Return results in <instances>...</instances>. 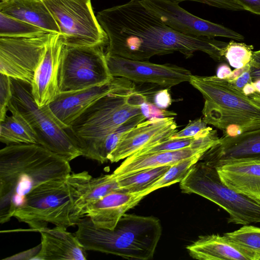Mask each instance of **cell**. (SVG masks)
I'll return each mask as SVG.
<instances>
[{"instance_id": "8d00e7d4", "label": "cell", "mask_w": 260, "mask_h": 260, "mask_svg": "<svg viewBox=\"0 0 260 260\" xmlns=\"http://www.w3.org/2000/svg\"><path fill=\"white\" fill-rule=\"evenodd\" d=\"M228 81L236 88L242 91L244 86L247 84L252 81L249 72V66L241 74L233 79Z\"/></svg>"}, {"instance_id": "f546056e", "label": "cell", "mask_w": 260, "mask_h": 260, "mask_svg": "<svg viewBox=\"0 0 260 260\" xmlns=\"http://www.w3.org/2000/svg\"><path fill=\"white\" fill-rule=\"evenodd\" d=\"M224 235L235 243L260 255V228L244 225L238 230Z\"/></svg>"}, {"instance_id": "836d02e7", "label": "cell", "mask_w": 260, "mask_h": 260, "mask_svg": "<svg viewBox=\"0 0 260 260\" xmlns=\"http://www.w3.org/2000/svg\"><path fill=\"white\" fill-rule=\"evenodd\" d=\"M168 88H161L154 92L147 101L157 108L166 110L172 104V100Z\"/></svg>"}, {"instance_id": "8992f818", "label": "cell", "mask_w": 260, "mask_h": 260, "mask_svg": "<svg viewBox=\"0 0 260 260\" xmlns=\"http://www.w3.org/2000/svg\"><path fill=\"white\" fill-rule=\"evenodd\" d=\"M185 193H195L226 211L229 223L247 225L260 222V203L224 185L216 168L199 160L179 182Z\"/></svg>"}, {"instance_id": "3957f363", "label": "cell", "mask_w": 260, "mask_h": 260, "mask_svg": "<svg viewBox=\"0 0 260 260\" xmlns=\"http://www.w3.org/2000/svg\"><path fill=\"white\" fill-rule=\"evenodd\" d=\"M76 225L74 234L86 251L137 260L153 258L162 233L158 218L126 213L113 230L95 227L88 217L80 219Z\"/></svg>"}, {"instance_id": "d4e9b609", "label": "cell", "mask_w": 260, "mask_h": 260, "mask_svg": "<svg viewBox=\"0 0 260 260\" xmlns=\"http://www.w3.org/2000/svg\"><path fill=\"white\" fill-rule=\"evenodd\" d=\"M8 110L11 115L6 116L0 122V141L6 145L38 144V138L25 118L10 103Z\"/></svg>"}, {"instance_id": "cb8c5ba5", "label": "cell", "mask_w": 260, "mask_h": 260, "mask_svg": "<svg viewBox=\"0 0 260 260\" xmlns=\"http://www.w3.org/2000/svg\"><path fill=\"white\" fill-rule=\"evenodd\" d=\"M210 148L188 147L175 151H161L142 155L136 157H128L114 171L115 176L165 166H171L193 156L203 155Z\"/></svg>"}, {"instance_id": "5bb4252c", "label": "cell", "mask_w": 260, "mask_h": 260, "mask_svg": "<svg viewBox=\"0 0 260 260\" xmlns=\"http://www.w3.org/2000/svg\"><path fill=\"white\" fill-rule=\"evenodd\" d=\"M132 82L123 77H113L112 80L106 84L79 90L60 92L49 107L59 121L68 128L99 99L124 88Z\"/></svg>"}, {"instance_id": "f35d334b", "label": "cell", "mask_w": 260, "mask_h": 260, "mask_svg": "<svg viewBox=\"0 0 260 260\" xmlns=\"http://www.w3.org/2000/svg\"><path fill=\"white\" fill-rule=\"evenodd\" d=\"M149 116L148 119L153 118H165L177 115V113L174 112L159 109L151 103H149Z\"/></svg>"}, {"instance_id": "52a82bcc", "label": "cell", "mask_w": 260, "mask_h": 260, "mask_svg": "<svg viewBox=\"0 0 260 260\" xmlns=\"http://www.w3.org/2000/svg\"><path fill=\"white\" fill-rule=\"evenodd\" d=\"M10 103L25 118L35 132L39 144L68 161L82 156L65 127L55 117L49 105L39 106L31 93V85L11 78Z\"/></svg>"}, {"instance_id": "ab89813d", "label": "cell", "mask_w": 260, "mask_h": 260, "mask_svg": "<svg viewBox=\"0 0 260 260\" xmlns=\"http://www.w3.org/2000/svg\"><path fill=\"white\" fill-rule=\"evenodd\" d=\"M232 71L226 64L220 65L217 70L216 76L221 79H226L231 75Z\"/></svg>"}, {"instance_id": "ba28073f", "label": "cell", "mask_w": 260, "mask_h": 260, "mask_svg": "<svg viewBox=\"0 0 260 260\" xmlns=\"http://www.w3.org/2000/svg\"><path fill=\"white\" fill-rule=\"evenodd\" d=\"M66 180L49 181L34 189L13 217L27 224L31 232L47 228L49 223L66 229L75 225L71 217L72 201Z\"/></svg>"}, {"instance_id": "d590c367", "label": "cell", "mask_w": 260, "mask_h": 260, "mask_svg": "<svg viewBox=\"0 0 260 260\" xmlns=\"http://www.w3.org/2000/svg\"><path fill=\"white\" fill-rule=\"evenodd\" d=\"M249 67L252 82L260 80V49L253 52Z\"/></svg>"}, {"instance_id": "1f68e13d", "label": "cell", "mask_w": 260, "mask_h": 260, "mask_svg": "<svg viewBox=\"0 0 260 260\" xmlns=\"http://www.w3.org/2000/svg\"><path fill=\"white\" fill-rule=\"evenodd\" d=\"M11 78L1 74L0 75V122L4 120L8 110V105L12 97Z\"/></svg>"}, {"instance_id": "484cf974", "label": "cell", "mask_w": 260, "mask_h": 260, "mask_svg": "<svg viewBox=\"0 0 260 260\" xmlns=\"http://www.w3.org/2000/svg\"><path fill=\"white\" fill-rule=\"evenodd\" d=\"M171 166H165L142 170L117 177L120 189L131 193H141L169 170Z\"/></svg>"}, {"instance_id": "8fae6325", "label": "cell", "mask_w": 260, "mask_h": 260, "mask_svg": "<svg viewBox=\"0 0 260 260\" xmlns=\"http://www.w3.org/2000/svg\"><path fill=\"white\" fill-rule=\"evenodd\" d=\"M52 33L30 38L0 37V73L31 84Z\"/></svg>"}, {"instance_id": "4dcf8cb0", "label": "cell", "mask_w": 260, "mask_h": 260, "mask_svg": "<svg viewBox=\"0 0 260 260\" xmlns=\"http://www.w3.org/2000/svg\"><path fill=\"white\" fill-rule=\"evenodd\" d=\"M253 49L252 45L232 40L228 43L224 56L231 67L235 69L242 68L249 64Z\"/></svg>"}, {"instance_id": "74e56055", "label": "cell", "mask_w": 260, "mask_h": 260, "mask_svg": "<svg viewBox=\"0 0 260 260\" xmlns=\"http://www.w3.org/2000/svg\"><path fill=\"white\" fill-rule=\"evenodd\" d=\"M243 10L260 15V0H233Z\"/></svg>"}, {"instance_id": "9c48e42d", "label": "cell", "mask_w": 260, "mask_h": 260, "mask_svg": "<svg viewBox=\"0 0 260 260\" xmlns=\"http://www.w3.org/2000/svg\"><path fill=\"white\" fill-rule=\"evenodd\" d=\"M55 19L64 46L108 45V37L95 16L91 0H42Z\"/></svg>"}, {"instance_id": "2e32d148", "label": "cell", "mask_w": 260, "mask_h": 260, "mask_svg": "<svg viewBox=\"0 0 260 260\" xmlns=\"http://www.w3.org/2000/svg\"><path fill=\"white\" fill-rule=\"evenodd\" d=\"M72 201L71 217L77 224L87 208L109 193L120 189L113 173L92 177L88 172L71 173L66 180Z\"/></svg>"}, {"instance_id": "e575fe53", "label": "cell", "mask_w": 260, "mask_h": 260, "mask_svg": "<svg viewBox=\"0 0 260 260\" xmlns=\"http://www.w3.org/2000/svg\"><path fill=\"white\" fill-rule=\"evenodd\" d=\"M179 4L183 1L196 2L218 8L224 9L232 11L244 10L241 6L233 0H167Z\"/></svg>"}, {"instance_id": "603a6c76", "label": "cell", "mask_w": 260, "mask_h": 260, "mask_svg": "<svg viewBox=\"0 0 260 260\" xmlns=\"http://www.w3.org/2000/svg\"><path fill=\"white\" fill-rule=\"evenodd\" d=\"M0 12L52 34H59L58 26L42 0H4L0 3Z\"/></svg>"}, {"instance_id": "277c9868", "label": "cell", "mask_w": 260, "mask_h": 260, "mask_svg": "<svg viewBox=\"0 0 260 260\" xmlns=\"http://www.w3.org/2000/svg\"><path fill=\"white\" fill-rule=\"evenodd\" d=\"M147 101L133 82L99 99L67 130L82 156L94 160L104 139L130 118L142 114L141 105Z\"/></svg>"}, {"instance_id": "7402d4cb", "label": "cell", "mask_w": 260, "mask_h": 260, "mask_svg": "<svg viewBox=\"0 0 260 260\" xmlns=\"http://www.w3.org/2000/svg\"><path fill=\"white\" fill-rule=\"evenodd\" d=\"M216 169L224 185L260 203V160L234 161Z\"/></svg>"}, {"instance_id": "60d3db41", "label": "cell", "mask_w": 260, "mask_h": 260, "mask_svg": "<svg viewBox=\"0 0 260 260\" xmlns=\"http://www.w3.org/2000/svg\"><path fill=\"white\" fill-rule=\"evenodd\" d=\"M4 1V0H1V1Z\"/></svg>"}, {"instance_id": "ffe728a7", "label": "cell", "mask_w": 260, "mask_h": 260, "mask_svg": "<svg viewBox=\"0 0 260 260\" xmlns=\"http://www.w3.org/2000/svg\"><path fill=\"white\" fill-rule=\"evenodd\" d=\"M41 235L40 248L32 259L85 260L86 250L75 235L67 229L55 226L38 230Z\"/></svg>"}, {"instance_id": "7c38bea8", "label": "cell", "mask_w": 260, "mask_h": 260, "mask_svg": "<svg viewBox=\"0 0 260 260\" xmlns=\"http://www.w3.org/2000/svg\"><path fill=\"white\" fill-rule=\"evenodd\" d=\"M142 5L165 24L175 31L188 36L211 38L224 37L244 40L240 34L195 16L179 4L167 0H140Z\"/></svg>"}, {"instance_id": "4fadbf2b", "label": "cell", "mask_w": 260, "mask_h": 260, "mask_svg": "<svg viewBox=\"0 0 260 260\" xmlns=\"http://www.w3.org/2000/svg\"><path fill=\"white\" fill-rule=\"evenodd\" d=\"M106 57L113 77H123L136 83L151 84L169 89L188 82L192 75L189 70L175 64H156L108 54Z\"/></svg>"}, {"instance_id": "6da1fadb", "label": "cell", "mask_w": 260, "mask_h": 260, "mask_svg": "<svg viewBox=\"0 0 260 260\" xmlns=\"http://www.w3.org/2000/svg\"><path fill=\"white\" fill-rule=\"evenodd\" d=\"M96 17L108 37L106 54L148 61L154 55L174 52L190 58L195 52L201 51L216 61H226L224 53L228 43L179 33L147 10L140 0L104 9Z\"/></svg>"}, {"instance_id": "4316f807", "label": "cell", "mask_w": 260, "mask_h": 260, "mask_svg": "<svg viewBox=\"0 0 260 260\" xmlns=\"http://www.w3.org/2000/svg\"><path fill=\"white\" fill-rule=\"evenodd\" d=\"M202 156V154L196 155L171 165L161 178L141 193L145 197L159 188L180 182L185 177L193 165L200 160Z\"/></svg>"}, {"instance_id": "30bf717a", "label": "cell", "mask_w": 260, "mask_h": 260, "mask_svg": "<svg viewBox=\"0 0 260 260\" xmlns=\"http://www.w3.org/2000/svg\"><path fill=\"white\" fill-rule=\"evenodd\" d=\"M104 47L63 45L58 75L60 92L102 85L112 80Z\"/></svg>"}, {"instance_id": "d6a6232c", "label": "cell", "mask_w": 260, "mask_h": 260, "mask_svg": "<svg viewBox=\"0 0 260 260\" xmlns=\"http://www.w3.org/2000/svg\"><path fill=\"white\" fill-rule=\"evenodd\" d=\"M207 123L203 119L198 118L190 120L184 128L172 134L169 139H181L194 137L206 128Z\"/></svg>"}, {"instance_id": "5b68a950", "label": "cell", "mask_w": 260, "mask_h": 260, "mask_svg": "<svg viewBox=\"0 0 260 260\" xmlns=\"http://www.w3.org/2000/svg\"><path fill=\"white\" fill-rule=\"evenodd\" d=\"M188 82L205 100L203 120L221 130L223 136L260 129V102L227 80L192 75Z\"/></svg>"}, {"instance_id": "44dd1931", "label": "cell", "mask_w": 260, "mask_h": 260, "mask_svg": "<svg viewBox=\"0 0 260 260\" xmlns=\"http://www.w3.org/2000/svg\"><path fill=\"white\" fill-rule=\"evenodd\" d=\"M189 254L200 260H259L260 255L230 240L224 235L200 236L186 247Z\"/></svg>"}, {"instance_id": "e0dca14e", "label": "cell", "mask_w": 260, "mask_h": 260, "mask_svg": "<svg viewBox=\"0 0 260 260\" xmlns=\"http://www.w3.org/2000/svg\"><path fill=\"white\" fill-rule=\"evenodd\" d=\"M63 44L59 34H52L38 66L31 85L37 104L42 107L53 102L60 91L58 75Z\"/></svg>"}, {"instance_id": "f1b7e54d", "label": "cell", "mask_w": 260, "mask_h": 260, "mask_svg": "<svg viewBox=\"0 0 260 260\" xmlns=\"http://www.w3.org/2000/svg\"><path fill=\"white\" fill-rule=\"evenodd\" d=\"M47 33L49 32L0 12V37L30 38Z\"/></svg>"}, {"instance_id": "ac0fdd59", "label": "cell", "mask_w": 260, "mask_h": 260, "mask_svg": "<svg viewBox=\"0 0 260 260\" xmlns=\"http://www.w3.org/2000/svg\"><path fill=\"white\" fill-rule=\"evenodd\" d=\"M200 160L215 168L234 161L260 160V129L223 136Z\"/></svg>"}, {"instance_id": "9a60e30c", "label": "cell", "mask_w": 260, "mask_h": 260, "mask_svg": "<svg viewBox=\"0 0 260 260\" xmlns=\"http://www.w3.org/2000/svg\"><path fill=\"white\" fill-rule=\"evenodd\" d=\"M172 116L144 120L128 131L121 137L108 158L116 162L134 154L141 149L169 139L178 132Z\"/></svg>"}, {"instance_id": "83f0119b", "label": "cell", "mask_w": 260, "mask_h": 260, "mask_svg": "<svg viewBox=\"0 0 260 260\" xmlns=\"http://www.w3.org/2000/svg\"><path fill=\"white\" fill-rule=\"evenodd\" d=\"M146 119V117L142 114L136 115L107 135L99 146L94 160L101 164L108 161L109 155L116 148L122 136L128 131Z\"/></svg>"}, {"instance_id": "7a4b0ae2", "label": "cell", "mask_w": 260, "mask_h": 260, "mask_svg": "<svg viewBox=\"0 0 260 260\" xmlns=\"http://www.w3.org/2000/svg\"><path fill=\"white\" fill-rule=\"evenodd\" d=\"M71 173L69 161L40 144L7 145L0 150V223L13 217L34 189Z\"/></svg>"}, {"instance_id": "d6986e66", "label": "cell", "mask_w": 260, "mask_h": 260, "mask_svg": "<svg viewBox=\"0 0 260 260\" xmlns=\"http://www.w3.org/2000/svg\"><path fill=\"white\" fill-rule=\"evenodd\" d=\"M144 197L141 193L114 190L90 205L84 217H88L98 228L113 230L126 212Z\"/></svg>"}]
</instances>
